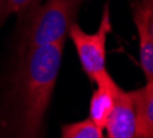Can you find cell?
I'll use <instances>...</instances> for the list:
<instances>
[{
    "label": "cell",
    "mask_w": 153,
    "mask_h": 138,
    "mask_svg": "<svg viewBox=\"0 0 153 138\" xmlns=\"http://www.w3.org/2000/svg\"><path fill=\"white\" fill-rule=\"evenodd\" d=\"M66 41L19 52L0 103V138H44Z\"/></svg>",
    "instance_id": "6da1fadb"
},
{
    "label": "cell",
    "mask_w": 153,
    "mask_h": 138,
    "mask_svg": "<svg viewBox=\"0 0 153 138\" xmlns=\"http://www.w3.org/2000/svg\"><path fill=\"white\" fill-rule=\"evenodd\" d=\"M85 0H44L26 15V25L19 40V52L67 40L70 27Z\"/></svg>",
    "instance_id": "7a4b0ae2"
},
{
    "label": "cell",
    "mask_w": 153,
    "mask_h": 138,
    "mask_svg": "<svg viewBox=\"0 0 153 138\" xmlns=\"http://www.w3.org/2000/svg\"><path fill=\"white\" fill-rule=\"evenodd\" d=\"M112 30V18L109 3L102 8L99 27L93 33H86L78 23L70 27L67 37L71 40L79 59L81 67L92 82H97L109 74L107 70V37Z\"/></svg>",
    "instance_id": "3957f363"
},
{
    "label": "cell",
    "mask_w": 153,
    "mask_h": 138,
    "mask_svg": "<svg viewBox=\"0 0 153 138\" xmlns=\"http://www.w3.org/2000/svg\"><path fill=\"white\" fill-rule=\"evenodd\" d=\"M104 130L107 138H135L137 109L131 90L127 92L119 88Z\"/></svg>",
    "instance_id": "277c9868"
},
{
    "label": "cell",
    "mask_w": 153,
    "mask_h": 138,
    "mask_svg": "<svg viewBox=\"0 0 153 138\" xmlns=\"http://www.w3.org/2000/svg\"><path fill=\"white\" fill-rule=\"evenodd\" d=\"M119 88L120 86L115 82L111 74H107L96 82V90L90 97L88 118L92 120L96 127H99L102 131H104L107 119L114 108Z\"/></svg>",
    "instance_id": "5b68a950"
},
{
    "label": "cell",
    "mask_w": 153,
    "mask_h": 138,
    "mask_svg": "<svg viewBox=\"0 0 153 138\" xmlns=\"http://www.w3.org/2000/svg\"><path fill=\"white\" fill-rule=\"evenodd\" d=\"M137 109L135 138H153V86L131 90Z\"/></svg>",
    "instance_id": "8992f818"
},
{
    "label": "cell",
    "mask_w": 153,
    "mask_h": 138,
    "mask_svg": "<svg viewBox=\"0 0 153 138\" xmlns=\"http://www.w3.org/2000/svg\"><path fill=\"white\" fill-rule=\"evenodd\" d=\"M133 21L137 27L138 45H140V63L143 75H145V81H146L145 85L153 86V40L148 34L145 22L137 10H134Z\"/></svg>",
    "instance_id": "52a82bcc"
},
{
    "label": "cell",
    "mask_w": 153,
    "mask_h": 138,
    "mask_svg": "<svg viewBox=\"0 0 153 138\" xmlns=\"http://www.w3.org/2000/svg\"><path fill=\"white\" fill-rule=\"evenodd\" d=\"M62 138H107L104 131L96 127L89 118L64 125L62 127Z\"/></svg>",
    "instance_id": "ba28073f"
},
{
    "label": "cell",
    "mask_w": 153,
    "mask_h": 138,
    "mask_svg": "<svg viewBox=\"0 0 153 138\" xmlns=\"http://www.w3.org/2000/svg\"><path fill=\"white\" fill-rule=\"evenodd\" d=\"M38 3H40V0H6L1 22H4V19L8 18L10 15L26 16Z\"/></svg>",
    "instance_id": "9c48e42d"
},
{
    "label": "cell",
    "mask_w": 153,
    "mask_h": 138,
    "mask_svg": "<svg viewBox=\"0 0 153 138\" xmlns=\"http://www.w3.org/2000/svg\"><path fill=\"white\" fill-rule=\"evenodd\" d=\"M134 10H137L141 14L148 34L153 40V0H141Z\"/></svg>",
    "instance_id": "30bf717a"
},
{
    "label": "cell",
    "mask_w": 153,
    "mask_h": 138,
    "mask_svg": "<svg viewBox=\"0 0 153 138\" xmlns=\"http://www.w3.org/2000/svg\"><path fill=\"white\" fill-rule=\"evenodd\" d=\"M4 1L6 0H0V25H1V16H3V10H4Z\"/></svg>",
    "instance_id": "8fae6325"
}]
</instances>
